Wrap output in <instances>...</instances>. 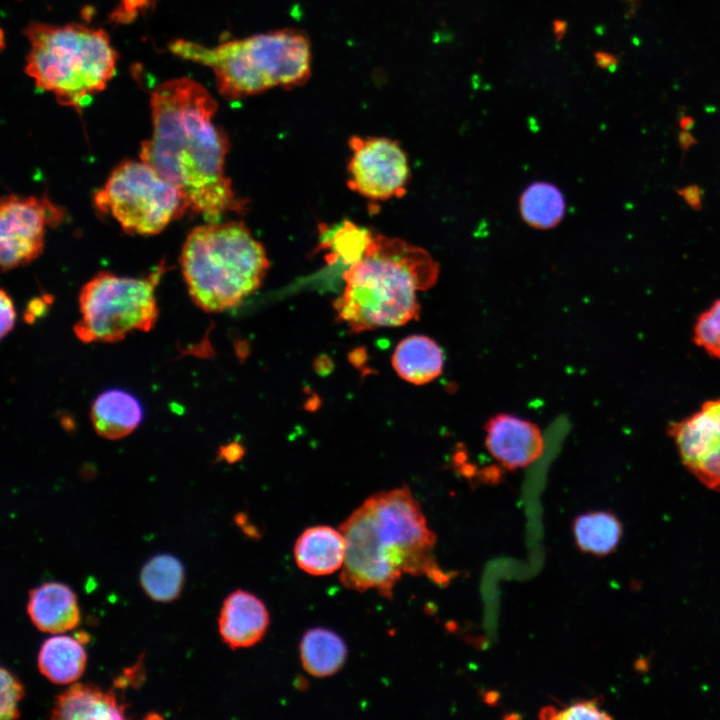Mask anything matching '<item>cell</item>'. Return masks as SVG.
Instances as JSON below:
<instances>
[{
	"mask_svg": "<svg viewBox=\"0 0 720 720\" xmlns=\"http://www.w3.org/2000/svg\"><path fill=\"white\" fill-rule=\"evenodd\" d=\"M216 111L217 102L200 83L186 77L163 82L151 95L152 134L139 155L178 188L188 212L208 222L243 213L248 203L225 173L230 144L213 122Z\"/></svg>",
	"mask_w": 720,
	"mask_h": 720,
	"instance_id": "1",
	"label": "cell"
},
{
	"mask_svg": "<svg viewBox=\"0 0 720 720\" xmlns=\"http://www.w3.org/2000/svg\"><path fill=\"white\" fill-rule=\"evenodd\" d=\"M339 529L346 541L340 582L347 589H375L392 599L405 573L425 575L436 584L450 580L434 558L436 536L408 487L370 496Z\"/></svg>",
	"mask_w": 720,
	"mask_h": 720,
	"instance_id": "2",
	"label": "cell"
},
{
	"mask_svg": "<svg viewBox=\"0 0 720 720\" xmlns=\"http://www.w3.org/2000/svg\"><path fill=\"white\" fill-rule=\"evenodd\" d=\"M439 266L423 248L380 233L343 273L344 290L334 301L337 319L354 333L402 326L418 319L417 292L437 281Z\"/></svg>",
	"mask_w": 720,
	"mask_h": 720,
	"instance_id": "3",
	"label": "cell"
},
{
	"mask_svg": "<svg viewBox=\"0 0 720 720\" xmlns=\"http://www.w3.org/2000/svg\"><path fill=\"white\" fill-rule=\"evenodd\" d=\"M175 55L212 69L220 94L236 100L274 87L293 88L311 74V46L307 36L282 29L223 42L207 48L178 39L169 44Z\"/></svg>",
	"mask_w": 720,
	"mask_h": 720,
	"instance_id": "4",
	"label": "cell"
},
{
	"mask_svg": "<svg viewBox=\"0 0 720 720\" xmlns=\"http://www.w3.org/2000/svg\"><path fill=\"white\" fill-rule=\"evenodd\" d=\"M180 264L188 293L203 311L234 308L261 285L270 262L242 221L208 222L187 236Z\"/></svg>",
	"mask_w": 720,
	"mask_h": 720,
	"instance_id": "5",
	"label": "cell"
},
{
	"mask_svg": "<svg viewBox=\"0 0 720 720\" xmlns=\"http://www.w3.org/2000/svg\"><path fill=\"white\" fill-rule=\"evenodd\" d=\"M24 33L26 74L61 105L81 110L115 74L118 54L102 29L33 22Z\"/></svg>",
	"mask_w": 720,
	"mask_h": 720,
	"instance_id": "6",
	"label": "cell"
},
{
	"mask_svg": "<svg viewBox=\"0 0 720 720\" xmlns=\"http://www.w3.org/2000/svg\"><path fill=\"white\" fill-rule=\"evenodd\" d=\"M164 263L145 277L117 276L101 271L82 287L80 319L74 325L83 343H114L133 331L151 330L158 318L155 289Z\"/></svg>",
	"mask_w": 720,
	"mask_h": 720,
	"instance_id": "7",
	"label": "cell"
},
{
	"mask_svg": "<svg viewBox=\"0 0 720 720\" xmlns=\"http://www.w3.org/2000/svg\"><path fill=\"white\" fill-rule=\"evenodd\" d=\"M94 203L125 232L140 235L157 234L188 212L178 188L142 160L121 162L95 193Z\"/></svg>",
	"mask_w": 720,
	"mask_h": 720,
	"instance_id": "8",
	"label": "cell"
},
{
	"mask_svg": "<svg viewBox=\"0 0 720 720\" xmlns=\"http://www.w3.org/2000/svg\"><path fill=\"white\" fill-rule=\"evenodd\" d=\"M64 219V210L48 197L10 194L0 203V265L3 272L35 260L45 233Z\"/></svg>",
	"mask_w": 720,
	"mask_h": 720,
	"instance_id": "9",
	"label": "cell"
},
{
	"mask_svg": "<svg viewBox=\"0 0 720 720\" xmlns=\"http://www.w3.org/2000/svg\"><path fill=\"white\" fill-rule=\"evenodd\" d=\"M348 187L371 201L402 197L410 176L408 159L399 143L385 137L352 136Z\"/></svg>",
	"mask_w": 720,
	"mask_h": 720,
	"instance_id": "10",
	"label": "cell"
},
{
	"mask_svg": "<svg viewBox=\"0 0 720 720\" xmlns=\"http://www.w3.org/2000/svg\"><path fill=\"white\" fill-rule=\"evenodd\" d=\"M681 463L702 485L720 493V397L667 426Z\"/></svg>",
	"mask_w": 720,
	"mask_h": 720,
	"instance_id": "11",
	"label": "cell"
},
{
	"mask_svg": "<svg viewBox=\"0 0 720 720\" xmlns=\"http://www.w3.org/2000/svg\"><path fill=\"white\" fill-rule=\"evenodd\" d=\"M485 444L504 467L518 469L535 462L543 453L544 439L534 423L501 413L485 424Z\"/></svg>",
	"mask_w": 720,
	"mask_h": 720,
	"instance_id": "12",
	"label": "cell"
},
{
	"mask_svg": "<svg viewBox=\"0 0 720 720\" xmlns=\"http://www.w3.org/2000/svg\"><path fill=\"white\" fill-rule=\"evenodd\" d=\"M269 622L265 604L254 594L239 589L223 602L218 619L219 633L230 648H248L263 639Z\"/></svg>",
	"mask_w": 720,
	"mask_h": 720,
	"instance_id": "13",
	"label": "cell"
},
{
	"mask_svg": "<svg viewBox=\"0 0 720 720\" xmlns=\"http://www.w3.org/2000/svg\"><path fill=\"white\" fill-rule=\"evenodd\" d=\"M297 566L309 575L325 576L341 570L346 554V541L340 529L326 525L304 530L294 545Z\"/></svg>",
	"mask_w": 720,
	"mask_h": 720,
	"instance_id": "14",
	"label": "cell"
},
{
	"mask_svg": "<svg viewBox=\"0 0 720 720\" xmlns=\"http://www.w3.org/2000/svg\"><path fill=\"white\" fill-rule=\"evenodd\" d=\"M27 612L39 630L49 633L71 630L80 620L75 594L58 582L44 583L30 590Z\"/></svg>",
	"mask_w": 720,
	"mask_h": 720,
	"instance_id": "15",
	"label": "cell"
},
{
	"mask_svg": "<svg viewBox=\"0 0 720 720\" xmlns=\"http://www.w3.org/2000/svg\"><path fill=\"white\" fill-rule=\"evenodd\" d=\"M90 415L98 435L117 440L131 434L142 422L144 413L136 396L121 388H111L95 398Z\"/></svg>",
	"mask_w": 720,
	"mask_h": 720,
	"instance_id": "16",
	"label": "cell"
},
{
	"mask_svg": "<svg viewBox=\"0 0 720 720\" xmlns=\"http://www.w3.org/2000/svg\"><path fill=\"white\" fill-rule=\"evenodd\" d=\"M126 705L117 701L112 690L75 683L56 696L52 719H125Z\"/></svg>",
	"mask_w": 720,
	"mask_h": 720,
	"instance_id": "17",
	"label": "cell"
},
{
	"mask_svg": "<svg viewBox=\"0 0 720 720\" xmlns=\"http://www.w3.org/2000/svg\"><path fill=\"white\" fill-rule=\"evenodd\" d=\"M392 366L397 375L415 385L427 384L442 374L444 353L436 341L425 335H411L394 349Z\"/></svg>",
	"mask_w": 720,
	"mask_h": 720,
	"instance_id": "18",
	"label": "cell"
},
{
	"mask_svg": "<svg viewBox=\"0 0 720 720\" xmlns=\"http://www.w3.org/2000/svg\"><path fill=\"white\" fill-rule=\"evenodd\" d=\"M299 652L306 672L320 678L336 674L347 657L343 639L337 633L320 627L312 628L303 635Z\"/></svg>",
	"mask_w": 720,
	"mask_h": 720,
	"instance_id": "19",
	"label": "cell"
},
{
	"mask_svg": "<svg viewBox=\"0 0 720 720\" xmlns=\"http://www.w3.org/2000/svg\"><path fill=\"white\" fill-rule=\"evenodd\" d=\"M572 531L580 551L604 557L617 549L623 536V525L614 513L599 510L577 516Z\"/></svg>",
	"mask_w": 720,
	"mask_h": 720,
	"instance_id": "20",
	"label": "cell"
},
{
	"mask_svg": "<svg viewBox=\"0 0 720 720\" xmlns=\"http://www.w3.org/2000/svg\"><path fill=\"white\" fill-rule=\"evenodd\" d=\"M86 654L80 642L69 636H54L42 644L38 668L51 682L67 684L78 679L84 670Z\"/></svg>",
	"mask_w": 720,
	"mask_h": 720,
	"instance_id": "21",
	"label": "cell"
},
{
	"mask_svg": "<svg viewBox=\"0 0 720 720\" xmlns=\"http://www.w3.org/2000/svg\"><path fill=\"white\" fill-rule=\"evenodd\" d=\"M565 201L560 190L546 182L531 184L520 197L523 220L537 229H550L564 216Z\"/></svg>",
	"mask_w": 720,
	"mask_h": 720,
	"instance_id": "22",
	"label": "cell"
},
{
	"mask_svg": "<svg viewBox=\"0 0 720 720\" xmlns=\"http://www.w3.org/2000/svg\"><path fill=\"white\" fill-rule=\"evenodd\" d=\"M183 579L182 564L168 554L152 557L140 573V582L146 594L160 602L176 599L181 592Z\"/></svg>",
	"mask_w": 720,
	"mask_h": 720,
	"instance_id": "23",
	"label": "cell"
},
{
	"mask_svg": "<svg viewBox=\"0 0 720 720\" xmlns=\"http://www.w3.org/2000/svg\"><path fill=\"white\" fill-rule=\"evenodd\" d=\"M692 340L710 357L720 361V298L699 314L693 327Z\"/></svg>",
	"mask_w": 720,
	"mask_h": 720,
	"instance_id": "24",
	"label": "cell"
},
{
	"mask_svg": "<svg viewBox=\"0 0 720 720\" xmlns=\"http://www.w3.org/2000/svg\"><path fill=\"white\" fill-rule=\"evenodd\" d=\"M539 718L552 720H611L613 717L602 708L600 698L577 700L569 705L543 706Z\"/></svg>",
	"mask_w": 720,
	"mask_h": 720,
	"instance_id": "25",
	"label": "cell"
},
{
	"mask_svg": "<svg viewBox=\"0 0 720 720\" xmlns=\"http://www.w3.org/2000/svg\"><path fill=\"white\" fill-rule=\"evenodd\" d=\"M0 676V718L2 720L18 718L17 702L24 696V688L14 675L3 667L0 670Z\"/></svg>",
	"mask_w": 720,
	"mask_h": 720,
	"instance_id": "26",
	"label": "cell"
},
{
	"mask_svg": "<svg viewBox=\"0 0 720 720\" xmlns=\"http://www.w3.org/2000/svg\"><path fill=\"white\" fill-rule=\"evenodd\" d=\"M0 309H1V338L9 334L16 322V311L14 303L9 294L2 289L0 293Z\"/></svg>",
	"mask_w": 720,
	"mask_h": 720,
	"instance_id": "27",
	"label": "cell"
},
{
	"mask_svg": "<svg viewBox=\"0 0 720 720\" xmlns=\"http://www.w3.org/2000/svg\"><path fill=\"white\" fill-rule=\"evenodd\" d=\"M45 304L46 303L42 302L41 300H34L28 307L26 313L27 321L32 322L33 320H35V318L40 317L46 309Z\"/></svg>",
	"mask_w": 720,
	"mask_h": 720,
	"instance_id": "28",
	"label": "cell"
}]
</instances>
